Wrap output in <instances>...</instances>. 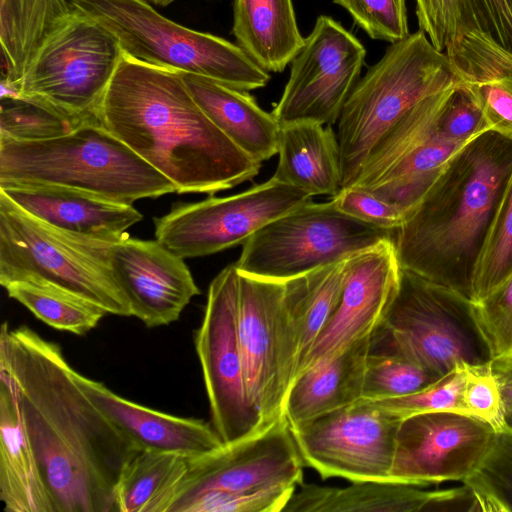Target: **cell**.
Listing matches in <instances>:
<instances>
[{"label":"cell","mask_w":512,"mask_h":512,"mask_svg":"<svg viewBox=\"0 0 512 512\" xmlns=\"http://www.w3.org/2000/svg\"><path fill=\"white\" fill-rule=\"evenodd\" d=\"M0 371L13 381L57 512H115L114 490L140 448L77 384L61 347L26 325L0 331Z\"/></svg>","instance_id":"cell-1"},{"label":"cell","mask_w":512,"mask_h":512,"mask_svg":"<svg viewBox=\"0 0 512 512\" xmlns=\"http://www.w3.org/2000/svg\"><path fill=\"white\" fill-rule=\"evenodd\" d=\"M98 119L177 193H215L256 177L262 163L236 146L200 108L179 72L126 56Z\"/></svg>","instance_id":"cell-2"},{"label":"cell","mask_w":512,"mask_h":512,"mask_svg":"<svg viewBox=\"0 0 512 512\" xmlns=\"http://www.w3.org/2000/svg\"><path fill=\"white\" fill-rule=\"evenodd\" d=\"M511 174V138L487 130L469 141L395 231L400 268L471 299L474 267Z\"/></svg>","instance_id":"cell-3"},{"label":"cell","mask_w":512,"mask_h":512,"mask_svg":"<svg viewBox=\"0 0 512 512\" xmlns=\"http://www.w3.org/2000/svg\"><path fill=\"white\" fill-rule=\"evenodd\" d=\"M0 183L58 185L127 204L176 192L100 121L43 141L0 139Z\"/></svg>","instance_id":"cell-4"},{"label":"cell","mask_w":512,"mask_h":512,"mask_svg":"<svg viewBox=\"0 0 512 512\" xmlns=\"http://www.w3.org/2000/svg\"><path fill=\"white\" fill-rule=\"evenodd\" d=\"M456 84L446 53L422 30L390 44L359 79L338 118L342 188L356 182L376 149L418 102Z\"/></svg>","instance_id":"cell-5"},{"label":"cell","mask_w":512,"mask_h":512,"mask_svg":"<svg viewBox=\"0 0 512 512\" xmlns=\"http://www.w3.org/2000/svg\"><path fill=\"white\" fill-rule=\"evenodd\" d=\"M70 2L107 29L126 56L139 62L205 76L247 92L265 87L271 78L238 45L175 23L158 13L147 0Z\"/></svg>","instance_id":"cell-6"},{"label":"cell","mask_w":512,"mask_h":512,"mask_svg":"<svg viewBox=\"0 0 512 512\" xmlns=\"http://www.w3.org/2000/svg\"><path fill=\"white\" fill-rule=\"evenodd\" d=\"M116 243L79 236L26 212L0 191V284L41 279L70 290L108 314L132 308L111 265Z\"/></svg>","instance_id":"cell-7"},{"label":"cell","mask_w":512,"mask_h":512,"mask_svg":"<svg viewBox=\"0 0 512 512\" xmlns=\"http://www.w3.org/2000/svg\"><path fill=\"white\" fill-rule=\"evenodd\" d=\"M123 51L103 26L76 10L41 46L14 93L77 122L98 112Z\"/></svg>","instance_id":"cell-8"},{"label":"cell","mask_w":512,"mask_h":512,"mask_svg":"<svg viewBox=\"0 0 512 512\" xmlns=\"http://www.w3.org/2000/svg\"><path fill=\"white\" fill-rule=\"evenodd\" d=\"M394 233L344 214L331 199L310 200L254 232L235 265L240 272L284 282L350 258Z\"/></svg>","instance_id":"cell-9"},{"label":"cell","mask_w":512,"mask_h":512,"mask_svg":"<svg viewBox=\"0 0 512 512\" xmlns=\"http://www.w3.org/2000/svg\"><path fill=\"white\" fill-rule=\"evenodd\" d=\"M381 325L403 351L439 376L460 363L492 361L472 300L404 269Z\"/></svg>","instance_id":"cell-10"},{"label":"cell","mask_w":512,"mask_h":512,"mask_svg":"<svg viewBox=\"0 0 512 512\" xmlns=\"http://www.w3.org/2000/svg\"><path fill=\"white\" fill-rule=\"evenodd\" d=\"M238 306L239 272L230 264L211 281L203 319L194 334L212 426L223 443L245 438L266 426L247 389Z\"/></svg>","instance_id":"cell-11"},{"label":"cell","mask_w":512,"mask_h":512,"mask_svg":"<svg viewBox=\"0 0 512 512\" xmlns=\"http://www.w3.org/2000/svg\"><path fill=\"white\" fill-rule=\"evenodd\" d=\"M311 198L271 177L235 195L173 206L154 218L155 237L183 259L207 256L243 245L262 226Z\"/></svg>","instance_id":"cell-12"},{"label":"cell","mask_w":512,"mask_h":512,"mask_svg":"<svg viewBox=\"0 0 512 512\" xmlns=\"http://www.w3.org/2000/svg\"><path fill=\"white\" fill-rule=\"evenodd\" d=\"M456 86L418 102L376 149L352 186L410 213L468 143L448 140L439 130L440 116Z\"/></svg>","instance_id":"cell-13"},{"label":"cell","mask_w":512,"mask_h":512,"mask_svg":"<svg viewBox=\"0 0 512 512\" xmlns=\"http://www.w3.org/2000/svg\"><path fill=\"white\" fill-rule=\"evenodd\" d=\"M401 420L360 400L290 428L304 466L323 479L391 482Z\"/></svg>","instance_id":"cell-14"},{"label":"cell","mask_w":512,"mask_h":512,"mask_svg":"<svg viewBox=\"0 0 512 512\" xmlns=\"http://www.w3.org/2000/svg\"><path fill=\"white\" fill-rule=\"evenodd\" d=\"M238 272V332L247 389L267 425L284 416L285 399L297 370L284 282Z\"/></svg>","instance_id":"cell-15"},{"label":"cell","mask_w":512,"mask_h":512,"mask_svg":"<svg viewBox=\"0 0 512 512\" xmlns=\"http://www.w3.org/2000/svg\"><path fill=\"white\" fill-rule=\"evenodd\" d=\"M366 49L333 18L320 15L299 53L272 110L279 125L297 121L336 124L360 79Z\"/></svg>","instance_id":"cell-16"},{"label":"cell","mask_w":512,"mask_h":512,"mask_svg":"<svg viewBox=\"0 0 512 512\" xmlns=\"http://www.w3.org/2000/svg\"><path fill=\"white\" fill-rule=\"evenodd\" d=\"M304 463L285 416L258 432L188 457L187 471L168 512H182L199 494L210 490L254 491L303 483Z\"/></svg>","instance_id":"cell-17"},{"label":"cell","mask_w":512,"mask_h":512,"mask_svg":"<svg viewBox=\"0 0 512 512\" xmlns=\"http://www.w3.org/2000/svg\"><path fill=\"white\" fill-rule=\"evenodd\" d=\"M496 432L480 418L457 411L403 418L396 436L390 480L420 487L464 482L481 464Z\"/></svg>","instance_id":"cell-18"},{"label":"cell","mask_w":512,"mask_h":512,"mask_svg":"<svg viewBox=\"0 0 512 512\" xmlns=\"http://www.w3.org/2000/svg\"><path fill=\"white\" fill-rule=\"evenodd\" d=\"M400 269L393 238L348 259L338 305L298 375L374 332L395 294Z\"/></svg>","instance_id":"cell-19"},{"label":"cell","mask_w":512,"mask_h":512,"mask_svg":"<svg viewBox=\"0 0 512 512\" xmlns=\"http://www.w3.org/2000/svg\"><path fill=\"white\" fill-rule=\"evenodd\" d=\"M185 259L157 239L126 238L111 252L114 276L130 302L133 316L146 327L175 322L200 294Z\"/></svg>","instance_id":"cell-20"},{"label":"cell","mask_w":512,"mask_h":512,"mask_svg":"<svg viewBox=\"0 0 512 512\" xmlns=\"http://www.w3.org/2000/svg\"><path fill=\"white\" fill-rule=\"evenodd\" d=\"M0 191L52 226L110 243L128 238L127 230L143 219L132 204L58 185L0 183Z\"/></svg>","instance_id":"cell-21"},{"label":"cell","mask_w":512,"mask_h":512,"mask_svg":"<svg viewBox=\"0 0 512 512\" xmlns=\"http://www.w3.org/2000/svg\"><path fill=\"white\" fill-rule=\"evenodd\" d=\"M74 377L94 406L140 449L194 457L223 443L212 424L202 419L174 416L140 405L76 370Z\"/></svg>","instance_id":"cell-22"},{"label":"cell","mask_w":512,"mask_h":512,"mask_svg":"<svg viewBox=\"0 0 512 512\" xmlns=\"http://www.w3.org/2000/svg\"><path fill=\"white\" fill-rule=\"evenodd\" d=\"M0 500L6 512H57L12 379L0 371Z\"/></svg>","instance_id":"cell-23"},{"label":"cell","mask_w":512,"mask_h":512,"mask_svg":"<svg viewBox=\"0 0 512 512\" xmlns=\"http://www.w3.org/2000/svg\"><path fill=\"white\" fill-rule=\"evenodd\" d=\"M371 335L295 378L284 405L291 427L361 400Z\"/></svg>","instance_id":"cell-24"},{"label":"cell","mask_w":512,"mask_h":512,"mask_svg":"<svg viewBox=\"0 0 512 512\" xmlns=\"http://www.w3.org/2000/svg\"><path fill=\"white\" fill-rule=\"evenodd\" d=\"M180 75L204 113L242 151L260 163L277 154L280 125L247 91L197 74Z\"/></svg>","instance_id":"cell-25"},{"label":"cell","mask_w":512,"mask_h":512,"mask_svg":"<svg viewBox=\"0 0 512 512\" xmlns=\"http://www.w3.org/2000/svg\"><path fill=\"white\" fill-rule=\"evenodd\" d=\"M313 121L280 125L278 165L272 176L310 196H334L342 188L337 136L331 127Z\"/></svg>","instance_id":"cell-26"},{"label":"cell","mask_w":512,"mask_h":512,"mask_svg":"<svg viewBox=\"0 0 512 512\" xmlns=\"http://www.w3.org/2000/svg\"><path fill=\"white\" fill-rule=\"evenodd\" d=\"M237 45L267 72H282L302 49L292 0H234Z\"/></svg>","instance_id":"cell-27"},{"label":"cell","mask_w":512,"mask_h":512,"mask_svg":"<svg viewBox=\"0 0 512 512\" xmlns=\"http://www.w3.org/2000/svg\"><path fill=\"white\" fill-rule=\"evenodd\" d=\"M76 9L67 0H0L2 96H13L44 42Z\"/></svg>","instance_id":"cell-28"},{"label":"cell","mask_w":512,"mask_h":512,"mask_svg":"<svg viewBox=\"0 0 512 512\" xmlns=\"http://www.w3.org/2000/svg\"><path fill=\"white\" fill-rule=\"evenodd\" d=\"M348 259L284 281V305L297 354L295 378L338 305Z\"/></svg>","instance_id":"cell-29"},{"label":"cell","mask_w":512,"mask_h":512,"mask_svg":"<svg viewBox=\"0 0 512 512\" xmlns=\"http://www.w3.org/2000/svg\"><path fill=\"white\" fill-rule=\"evenodd\" d=\"M419 487L380 481L343 488L302 483L283 512H423L431 491Z\"/></svg>","instance_id":"cell-30"},{"label":"cell","mask_w":512,"mask_h":512,"mask_svg":"<svg viewBox=\"0 0 512 512\" xmlns=\"http://www.w3.org/2000/svg\"><path fill=\"white\" fill-rule=\"evenodd\" d=\"M187 468L188 457L181 453L139 449L121 469L115 512H168Z\"/></svg>","instance_id":"cell-31"},{"label":"cell","mask_w":512,"mask_h":512,"mask_svg":"<svg viewBox=\"0 0 512 512\" xmlns=\"http://www.w3.org/2000/svg\"><path fill=\"white\" fill-rule=\"evenodd\" d=\"M441 377L403 351L380 323L371 335L361 401L410 395Z\"/></svg>","instance_id":"cell-32"},{"label":"cell","mask_w":512,"mask_h":512,"mask_svg":"<svg viewBox=\"0 0 512 512\" xmlns=\"http://www.w3.org/2000/svg\"><path fill=\"white\" fill-rule=\"evenodd\" d=\"M3 288L48 326L75 335L87 334L108 315L94 302L45 280H15Z\"/></svg>","instance_id":"cell-33"},{"label":"cell","mask_w":512,"mask_h":512,"mask_svg":"<svg viewBox=\"0 0 512 512\" xmlns=\"http://www.w3.org/2000/svg\"><path fill=\"white\" fill-rule=\"evenodd\" d=\"M512 275V174L495 210L477 258L471 300L487 297Z\"/></svg>","instance_id":"cell-34"},{"label":"cell","mask_w":512,"mask_h":512,"mask_svg":"<svg viewBox=\"0 0 512 512\" xmlns=\"http://www.w3.org/2000/svg\"><path fill=\"white\" fill-rule=\"evenodd\" d=\"M83 123L25 98L1 97L0 139L43 141L66 135Z\"/></svg>","instance_id":"cell-35"},{"label":"cell","mask_w":512,"mask_h":512,"mask_svg":"<svg viewBox=\"0 0 512 512\" xmlns=\"http://www.w3.org/2000/svg\"><path fill=\"white\" fill-rule=\"evenodd\" d=\"M462 483L474 490L482 511L512 512V431L496 432L481 464Z\"/></svg>","instance_id":"cell-36"},{"label":"cell","mask_w":512,"mask_h":512,"mask_svg":"<svg viewBox=\"0 0 512 512\" xmlns=\"http://www.w3.org/2000/svg\"><path fill=\"white\" fill-rule=\"evenodd\" d=\"M419 30L444 52L458 37L472 31L488 33L476 0H415Z\"/></svg>","instance_id":"cell-37"},{"label":"cell","mask_w":512,"mask_h":512,"mask_svg":"<svg viewBox=\"0 0 512 512\" xmlns=\"http://www.w3.org/2000/svg\"><path fill=\"white\" fill-rule=\"evenodd\" d=\"M464 380L465 363H460L437 381L416 393L369 402L400 419L436 411L466 413L463 402Z\"/></svg>","instance_id":"cell-38"},{"label":"cell","mask_w":512,"mask_h":512,"mask_svg":"<svg viewBox=\"0 0 512 512\" xmlns=\"http://www.w3.org/2000/svg\"><path fill=\"white\" fill-rule=\"evenodd\" d=\"M296 487L254 491L210 490L189 501L182 512H283Z\"/></svg>","instance_id":"cell-39"},{"label":"cell","mask_w":512,"mask_h":512,"mask_svg":"<svg viewBox=\"0 0 512 512\" xmlns=\"http://www.w3.org/2000/svg\"><path fill=\"white\" fill-rule=\"evenodd\" d=\"M407 0H333L374 40L396 43L408 37Z\"/></svg>","instance_id":"cell-40"},{"label":"cell","mask_w":512,"mask_h":512,"mask_svg":"<svg viewBox=\"0 0 512 512\" xmlns=\"http://www.w3.org/2000/svg\"><path fill=\"white\" fill-rule=\"evenodd\" d=\"M474 306L492 360L512 359V275Z\"/></svg>","instance_id":"cell-41"},{"label":"cell","mask_w":512,"mask_h":512,"mask_svg":"<svg viewBox=\"0 0 512 512\" xmlns=\"http://www.w3.org/2000/svg\"><path fill=\"white\" fill-rule=\"evenodd\" d=\"M463 402L467 414L489 423L496 431L505 428L500 389L492 361L482 365L465 363Z\"/></svg>","instance_id":"cell-42"},{"label":"cell","mask_w":512,"mask_h":512,"mask_svg":"<svg viewBox=\"0 0 512 512\" xmlns=\"http://www.w3.org/2000/svg\"><path fill=\"white\" fill-rule=\"evenodd\" d=\"M338 210L372 226L396 231L404 222L406 213L372 192L350 186L339 190L331 197Z\"/></svg>","instance_id":"cell-43"},{"label":"cell","mask_w":512,"mask_h":512,"mask_svg":"<svg viewBox=\"0 0 512 512\" xmlns=\"http://www.w3.org/2000/svg\"><path fill=\"white\" fill-rule=\"evenodd\" d=\"M439 130L448 140L467 143L491 128L474 98L457 83L440 116Z\"/></svg>","instance_id":"cell-44"},{"label":"cell","mask_w":512,"mask_h":512,"mask_svg":"<svg viewBox=\"0 0 512 512\" xmlns=\"http://www.w3.org/2000/svg\"><path fill=\"white\" fill-rule=\"evenodd\" d=\"M488 33L512 51V0H476Z\"/></svg>","instance_id":"cell-45"},{"label":"cell","mask_w":512,"mask_h":512,"mask_svg":"<svg viewBox=\"0 0 512 512\" xmlns=\"http://www.w3.org/2000/svg\"><path fill=\"white\" fill-rule=\"evenodd\" d=\"M432 511H482V508L474 490L463 483L458 488L431 491L423 512Z\"/></svg>","instance_id":"cell-46"},{"label":"cell","mask_w":512,"mask_h":512,"mask_svg":"<svg viewBox=\"0 0 512 512\" xmlns=\"http://www.w3.org/2000/svg\"><path fill=\"white\" fill-rule=\"evenodd\" d=\"M492 369L499 384L504 427L512 431V359L492 360Z\"/></svg>","instance_id":"cell-47"},{"label":"cell","mask_w":512,"mask_h":512,"mask_svg":"<svg viewBox=\"0 0 512 512\" xmlns=\"http://www.w3.org/2000/svg\"><path fill=\"white\" fill-rule=\"evenodd\" d=\"M149 3H152L156 6H160V7H166L170 4H172L173 2L177 1V0H147Z\"/></svg>","instance_id":"cell-48"}]
</instances>
